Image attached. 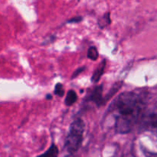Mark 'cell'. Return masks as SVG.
I'll list each match as a JSON object with an SVG mask.
<instances>
[{"mask_svg": "<svg viewBox=\"0 0 157 157\" xmlns=\"http://www.w3.org/2000/svg\"><path fill=\"white\" fill-rule=\"evenodd\" d=\"M84 69H85V67H78V68L77 69V70L75 71V72H74L73 75H72V76H71V79H73V78H76V77H78V75H79L81 73V72L84 71Z\"/></svg>", "mask_w": 157, "mask_h": 157, "instance_id": "cell-13", "label": "cell"}, {"mask_svg": "<svg viewBox=\"0 0 157 157\" xmlns=\"http://www.w3.org/2000/svg\"><path fill=\"white\" fill-rule=\"evenodd\" d=\"M46 98H47V99H51V98H52V96H51V95H48Z\"/></svg>", "mask_w": 157, "mask_h": 157, "instance_id": "cell-14", "label": "cell"}, {"mask_svg": "<svg viewBox=\"0 0 157 157\" xmlns=\"http://www.w3.org/2000/svg\"><path fill=\"white\" fill-rule=\"evenodd\" d=\"M99 56L98 54V51L96 47L93 46V47H90L87 50V58L89 59L92 60V61H97Z\"/></svg>", "mask_w": 157, "mask_h": 157, "instance_id": "cell-10", "label": "cell"}, {"mask_svg": "<svg viewBox=\"0 0 157 157\" xmlns=\"http://www.w3.org/2000/svg\"><path fill=\"white\" fill-rule=\"evenodd\" d=\"M55 95L58 97H63L64 94V86L61 84H57L55 87Z\"/></svg>", "mask_w": 157, "mask_h": 157, "instance_id": "cell-11", "label": "cell"}, {"mask_svg": "<svg viewBox=\"0 0 157 157\" xmlns=\"http://www.w3.org/2000/svg\"><path fill=\"white\" fill-rule=\"evenodd\" d=\"M106 64H107L106 60H103V61L100 63L98 67H97V69L94 71V75L91 78L92 82L96 84V83H98V81H100V79H101V78L102 77V75H104V69H105Z\"/></svg>", "mask_w": 157, "mask_h": 157, "instance_id": "cell-5", "label": "cell"}, {"mask_svg": "<svg viewBox=\"0 0 157 157\" xmlns=\"http://www.w3.org/2000/svg\"><path fill=\"white\" fill-rule=\"evenodd\" d=\"M115 104V128L119 133H128L140 122L145 110V101L141 93L127 91L121 94Z\"/></svg>", "mask_w": 157, "mask_h": 157, "instance_id": "cell-1", "label": "cell"}, {"mask_svg": "<svg viewBox=\"0 0 157 157\" xmlns=\"http://www.w3.org/2000/svg\"><path fill=\"white\" fill-rule=\"evenodd\" d=\"M83 20L82 16H75L71 18V19H69L68 21H67V23H78L80 21H81Z\"/></svg>", "mask_w": 157, "mask_h": 157, "instance_id": "cell-12", "label": "cell"}, {"mask_svg": "<svg viewBox=\"0 0 157 157\" xmlns=\"http://www.w3.org/2000/svg\"><path fill=\"white\" fill-rule=\"evenodd\" d=\"M111 23V19H110V12H107L104 14L102 17L99 18L98 20V25L101 29H104V28L107 27V25Z\"/></svg>", "mask_w": 157, "mask_h": 157, "instance_id": "cell-9", "label": "cell"}, {"mask_svg": "<svg viewBox=\"0 0 157 157\" xmlns=\"http://www.w3.org/2000/svg\"><path fill=\"white\" fill-rule=\"evenodd\" d=\"M78 100V95H77L76 92L73 90H70L67 94V96H66L65 100H64V104L66 106H72L74 104H75V102Z\"/></svg>", "mask_w": 157, "mask_h": 157, "instance_id": "cell-6", "label": "cell"}, {"mask_svg": "<svg viewBox=\"0 0 157 157\" xmlns=\"http://www.w3.org/2000/svg\"><path fill=\"white\" fill-rule=\"evenodd\" d=\"M103 94V86H98L95 87L92 91L91 94L90 96V100L98 106H101L104 104V98L102 96Z\"/></svg>", "mask_w": 157, "mask_h": 157, "instance_id": "cell-4", "label": "cell"}, {"mask_svg": "<svg viewBox=\"0 0 157 157\" xmlns=\"http://www.w3.org/2000/svg\"><path fill=\"white\" fill-rule=\"evenodd\" d=\"M58 148L55 144H52L48 150L44 152L43 154L37 157H58Z\"/></svg>", "mask_w": 157, "mask_h": 157, "instance_id": "cell-7", "label": "cell"}, {"mask_svg": "<svg viewBox=\"0 0 157 157\" xmlns=\"http://www.w3.org/2000/svg\"><path fill=\"white\" fill-rule=\"evenodd\" d=\"M84 123L81 118H77L71 123L65 140V147L71 153L78 151L83 141Z\"/></svg>", "mask_w": 157, "mask_h": 157, "instance_id": "cell-2", "label": "cell"}, {"mask_svg": "<svg viewBox=\"0 0 157 157\" xmlns=\"http://www.w3.org/2000/svg\"><path fill=\"white\" fill-rule=\"evenodd\" d=\"M121 87H122V82H117L115 84H113L111 90H110L109 93L106 95L105 98H104V104H105L107 101H109V99H110V98H111L112 97L121 89Z\"/></svg>", "mask_w": 157, "mask_h": 157, "instance_id": "cell-8", "label": "cell"}, {"mask_svg": "<svg viewBox=\"0 0 157 157\" xmlns=\"http://www.w3.org/2000/svg\"><path fill=\"white\" fill-rule=\"evenodd\" d=\"M140 122L142 123L144 128L147 130L157 133V109L149 112L148 113H144Z\"/></svg>", "mask_w": 157, "mask_h": 157, "instance_id": "cell-3", "label": "cell"}]
</instances>
